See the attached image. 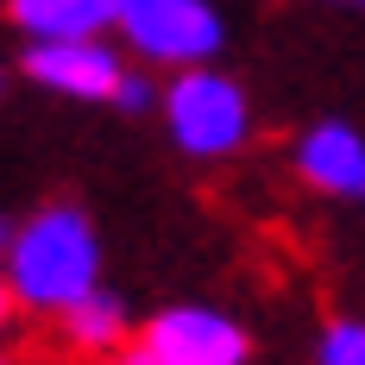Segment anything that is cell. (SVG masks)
Returning a JSON list of instances; mask_svg holds the SVG:
<instances>
[{"instance_id":"cell-7","label":"cell","mask_w":365,"mask_h":365,"mask_svg":"<svg viewBox=\"0 0 365 365\" xmlns=\"http://www.w3.org/2000/svg\"><path fill=\"white\" fill-rule=\"evenodd\" d=\"M126 0H13V26L26 32V44H63V38H101L120 26Z\"/></svg>"},{"instance_id":"cell-2","label":"cell","mask_w":365,"mask_h":365,"mask_svg":"<svg viewBox=\"0 0 365 365\" xmlns=\"http://www.w3.org/2000/svg\"><path fill=\"white\" fill-rule=\"evenodd\" d=\"M164 133L182 158H233V151L252 139V101L233 76L208 70H177L170 88H164Z\"/></svg>"},{"instance_id":"cell-9","label":"cell","mask_w":365,"mask_h":365,"mask_svg":"<svg viewBox=\"0 0 365 365\" xmlns=\"http://www.w3.org/2000/svg\"><path fill=\"white\" fill-rule=\"evenodd\" d=\"M315 365H365V322H328Z\"/></svg>"},{"instance_id":"cell-3","label":"cell","mask_w":365,"mask_h":365,"mask_svg":"<svg viewBox=\"0 0 365 365\" xmlns=\"http://www.w3.org/2000/svg\"><path fill=\"white\" fill-rule=\"evenodd\" d=\"M133 353L145 365H246L252 359V334L220 309L177 302V309H158L133 334Z\"/></svg>"},{"instance_id":"cell-5","label":"cell","mask_w":365,"mask_h":365,"mask_svg":"<svg viewBox=\"0 0 365 365\" xmlns=\"http://www.w3.org/2000/svg\"><path fill=\"white\" fill-rule=\"evenodd\" d=\"M19 76L38 82L44 95H63V101H113L120 95V51L101 38H63V44H26Z\"/></svg>"},{"instance_id":"cell-1","label":"cell","mask_w":365,"mask_h":365,"mask_svg":"<svg viewBox=\"0 0 365 365\" xmlns=\"http://www.w3.org/2000/svg\"><path fill=\"white\" fill-rule=\"evenodd\" d=\"M6 296L26 309V315H70L82 296L101 290V240H95V220L82 215L76 202H44L6 233Z\"/></svg>"},{"instance_id":"cell-4","label":"cell","mask_w":365,"mask_h":365,"mask_svg":"<svg viewBox=\"0 0 365 365\" xmlns=\"http://www.w3.org/2000/svg\"><path fill=\"white\" fill-rule=\"evenodd\" d=\"M120 38L145 57V63H170V70H195L220 51V13L208 0H126L120 6Z\"/></svg>"},{"instance_id":"cell-6","label":"cell","mask_w":365,"mask_h":365,"mask_svg":"<svg viewBox=\"0 0 365 365\" xmlns=\"http://www.w3.org/2000/svg\"><path fill=\"white\" fill-rule=\"evenodd\" d=\"M296 177L315 195H340V202H365V133L346 120H315L296 139Z\"/></svg>"},{"instance_id":"cell-8","label":"cell","mask_w":365,"mask_h":365,"mask_svg":"<svg viewBox=\"0 0 365 365\" xmlns=\"http://www.w3.org/2000/svg\"><path fill=\"white\" fill-rule=\"evenodd\" d=\"M57 328H63V340H70L76 353L113 359V353H126L133 309H126V296H120V290H95V296H82L70 315H57Z\"/></svg>"},{"instance_id":"cell-10","label":"cell","mask_w":365,"mask_h":365,"mask_svg":"<svg viewBox=\"0 0 365 365\" xmlns=\"http://www.w3.org/2000/svg\"><path fill=\"white\" fill-rule=\"evenodd\" d=\"M113 108L120 113H145V108H164V88H151L139 70H126V82H120V95H113Z\"/></svg>"},{"instance_id":"cell-11","label":"cell","mask_w":365,"mask_h":365,"mask_svg":"<svg viewBox=\"0 0 365 365\" xmlns=\"http://www.w3.org/2000/svg\"><path fill=\"white\" fill-rule=\"evenodd\" d=\"M101 365H145V359H139V353L126 346V353H113V359H101Z\"/></svg>"},{"instance_id":"cell-12","label":"cell","mask_w":365,"mask_h":365,"mask_svg":"<svg viewBox=\"0 0 365 365\" xmlns=\"http://www.w3.org/2000/svg\"><path fill=\"white\" fill-rule=\"evenodd\" d=\"M340 6H365V0H340Z\"/></svg>"}]
</instances>
